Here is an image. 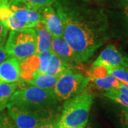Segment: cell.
<instances>
[{
  "mask_svg": "<svg viewBox=\"0 0 128 128\" xmlns=\"http://www.w3.org/2000/svg\"><path fill=\"white\" fill-rule=\"evenodd\" d=\"M53 6L62 22L63 38L73 49L78 62L88 61L109 39L105 14L76 0H58Z\"/></svg>",
  "mask_w": 128,
  "mask_h": 128,
  "instance_id": "6da1fadb",
  "label": "cell"
},
{
  "mask_svg": "<svg viewBox=\"0 0 128 128\" xmlns=\"http://www.w3.org/2000/svg\"><path fill=\"white\" fill-rule=\"evenodd\" d=\"M93 100V95L84 90L65 101L58 119L59 128H86Z\"/></svg>",
  "mask_w": 128,
  "mask_h": 128,
  "instance_id": "7a4b0ae2",
  "label": "cell"
},
{
  "mask_svg": "<svg viewBox=\"0 0 128 128\" xmlns=\"http://www.w3.org/2000/svg\"><path fill=\"white\" fill-rule=\"evenodd\" d=\"M58 102L54 90L30 85L18 88L12 96L8 105L20 110H38L58 107Z\"/></svg>",
  "mask_w": 128,
  "mask_h": 128,
  "instance_id": "3957f363",
  "label": "cell"
},
{
  "mask_svg": "<svg viewBox=\"0 0 128 128\" xmlns=\"http://www.w3.org/2000/svg\"><path fill=\"white\" fill-rule=\"evenodd\" d=\"M37 36L34 28H25L11 31L5 43V48L9 56L19 62L36 53Z\"/></svg>",
  "mask_w": 128,
  "mask_h": 128,
  "instance_id": "277c9868",
  "label": "cell"
},
{
  "mask_svg": "<svg viewBox=\"0 0 128 128\" xmlns=\"http://www.w3.org/2000/svg\"><path fill=\"white\" fill-rule=\"evenodd\" d=\"M6 108L16 128H37L60 117V108L58 107L38 110H20L8 105Z\"/></svg>",
  "mask_w": 128,
  "mask_h": 128,
  "instance_id": "5b68a950",
  "label": "cell"
},
{
  "mask_svg": "<svg viewBox=\"0 0 128 128\" xmlns=\"http://www.w3.org/2000/svg\"><path fill=\"white\" fill-rule=\"evenodd\" d=\"M90 79L76 68L66 70L57 79L54 92L58 102L66 101L85 90Z\"/></svg>",
  "mask_w": 128,
  "mask_h": 128,
  "instance_id": "8992f818",
  "label": "cell"
},
{
  "mask_svg": "<svg viewBox=\"0 0 128 128\" xmlns=\"http://www.w3.org/2000/svg\"><path fill=\"white\" fill-rule=\"evenodd\" d=\"M128 68V57L121 54L114 45H108L102 50L92 66Z\"/></svg>",
  "mask_w": 128,
  "mask_h": 128,
  "instance_id": "52a82bcc",
  "label": "cell"
},
{
  "mask_svg": "<svg viewBox=\"0 0 128 128\" xmlns=\"http://www.w3.org/2000/svg\"><path fill=\"white\" fill-rule=\"evenodd\" d=\"M88 76L96 88L105 91L112 90L122 83L112 76L107 73L105 66H91Z\"/></svg>",
  "mask_w": 128,
  "mask_h": 128,
  "instance_id": "ba28073f",
  "label": "cell"
},
{
  "mask_svg": "<svg viewBox=\"0 0 128 128\" xmlns=\"http://www.w3.org/2000/svg\"><path fill=\"white\" fill-rule=\"evenodd\" d=\"M41 22L50 32L52 38L63 37V24L61 19L52 6L41 9Z\"/></svg>",
  "mask_w": 128,
  "mask_h": 128,
  "instance_id": "9c48e42d",
  "label": "cell"
},
{
  "mask_svg": "<svg viewBox=\"0 0 128 128\" xmlns=\"http://www.w3.org/2000/svg\"><path fill=\"white\" fill-rule=\"evenodd\" d=\"M20 80V62L9 56L0 64V84L19 82Z\"/></svg>",
  "mask_w": 128,
  "mask_h": 128,
  "instance_id": "30bf717a",
  "label": "cell"
},
{
  "mask_svg": "<svg viewBox=\"0 0 128 128\" xmlns=\"http://www.w3.org/2000/svg\"><path fill=\"white\" fill-rule=\"evenodd\" d=\"M51 50L55 53L63 61L73 68H76L75 66L76 65L80 64L76 59L73 49L63 38V37L52 38Z\"/></svg>",
  "mask_w": 128,
  "mask_h": 128,
  "instance_id": "8fae6325",
  "label": "cell"
},
{
  "mask_svg": "<svg viewBox=\"0 0 128 128\" xmlns=\"http://www.w3.org/2000/svg\"><path fill=\"white\" fill-rule=\"evenodd\" d=\"M11 6L17 18L24 24L26 28H35L41 22V11L28 9L23 4H14L11 2Z\"/></svg>",
  "mask_w": 128,
  "mask_h": 128,
  "instance_id": "7c38bea8",
  "label": "cell"
},
{
  "mask_svg": "<svg viewBox=\"0 0 128 128\" xmlns=\"http://www.w3.org/2000/svg\"><path fill=\"white\" fill-rule=\"evenodd\" d=\"M0 21L10 31L26 28V26L17 18L9 0H0Z\"/></svg>",
  "mask_w": 128,
  "mask_h": 128,
  "instance_id": "4fadbf2b",
  "label": "cell"
},
{
  "mask_svg": "<svg viewBox=\"0 0 128 128\" xmlns=\"http://www.w3.org/2000/svg\"><path fill=\"white\" fill-rule=\"evenodd\" d=\"M38 73H40V61L37 54H35L20 62L21 82H26Z\"/></svg>",
  "mask_w": 128,
  "mask_h": 128,
  "instance_id": "5bb4252c",
  "label": "cell"
},
{
  "mask_svg": "<svg viewBox=\"0 0 128 128\" xmlns=\"http://www.w3.org/2000/svg\"><path fill=\"white\" fill-rule=\"evenodd\" d=\"M34 28L36 32L37 36V48L36 54H38L46 50H51L52 36L44 24L42 22H40Z\"/></svg>",
  "mask_w": 128,
  "mask_h": 128,
  "instance_id": "9a60e30c",
  "label": "cell"
},
{
  "mask_svg": "<svg viewBox=\"0 0 128 128\" xmlns=\"http://www.w3.org/2000/svg\"><path fill=\"white\" fill-rule=\"evenodd\" d=\"M57 79L58 77L50 76L47 73H38L35 75L26 83L44 89L54 90Z\"/></svg>",
  "mask_w": 128,
  "mask_h": 128,
  "instance_id": "2e32d148",
  "label": "cell"
},
{
  "mask_svg": "<svg viewBox=\"0 0 128 128\" xmlns=\"http://www.w3.org/2000/svg\"><path fill=\"white\" fill-rule=\"evenodd\" d=\"M70 68H73L70 67L68 64H66L64 61H63L55 53H54L53 51L51 52L49 64L46 70L47 74L58 78L66 70Z\"/></svg>",
  "mask_w": 128,
  "mask_h": 128,
  "instance_id": "e0dca14e",
  "label": "cell"
},
{
  "mask_svg": "<svg viewBox=\"0 0 128 128\" xmlns=\"http://www.w3.org/2000/svg\"><path fill=\"white\" fill-rule=\"evenodd\" d=\"M19 87V82L0 84V112L7 108L12 96Z\"/></svg>",
  "mask_w": 128,
  "mask_h": 128,
  "instance_id": "ac0fdd59",
  "label": "cell"
},
{
  "mask_svg": "<svg viewBox=\"0 0 128 128\" xmlns=\"http://www.w3.org/2000/svg\"><path fill=\"white\" fill-rule=\"evenodd\" d=\"M103 96L107 98L110 100L113 101L114 102L119 104L120 106H122L124 108H128V96L122 94L118 92L112 91H105L103 93Z\"/></svg>",
  "mask_w": 128,
  "mask_h": 128,
  "instance_id": "d6986e66",
  "label": "cell"
},
{
  "mask_svg": "<svg viewBox=\"0 0 128 128\" xmlns=\"http://www.w3.org/2000/svg\"><path fill=\"white\" fill-rule=\"evenodd\" d=\"M107 73L118 79L120 82L128 84V68L105 67Z\"/></svg>",
  "mask_w": 128,
  "mask_h": 128,
  "instance_id": "ffe728a7",
  "label": "cell"
},
{
  "mask_svg": "<svg viewBox=\"0 0 128 128\" xmlns=\"http://www.w3.org/2000/svg\"><path fill=\"white\" fill-rule=\"evenodd\" d=\"M58 0H25L24 5L28 9L40 11L48 6H52Z\"/></svg>",
  "mask_w": 128,
  "mask_h": 128,
  "instance_id": "44dd1931",
  "label": "cell"
},
{
  "mask_svg": "<svg viewBox=\"0 0 128 128\" xmlns=\"http://www.w3.org/2000/svg\"><path fill=\"white\" fill-rule=\"evenodd\" d=\"M51 52H52L51 50H49L37 54L38 56L39 61H40V73H46V70L50 60Z\"/></svg>",
  "mask_w": 128,
  "mask_h": 128,
  "instance_id": "7402d4cb",
  "label": "cell"
},
{
  "mask_svg": "<svg viewBox=\"0 0 128 128\" xmlns=\"http://www.w3.org/2000/svg\"><path fill=\"white\" fill-rule=\"evenodd\" d=\"M119 128H128V108L120 106L118 113Z\"/></svg>",
  "mask_w": 128,
  "mask_h": 128,
  "instance_id": "603a6c76",
  "label": "cell"
},
{
  "mask_svg": "<svg viewBox=\"0 0 128 128\" xmlns=\"http://www.w3.org/2000/svg\"><path fill=\"white\" fill-rule=\"evenodd\" d=\"M0 128H16L9 114L3 111L0 112Z\"/></svg>",
  "mask_w": 128,
  "mask_h": 128,
  "instance_id": "cb8c5ba5",
  "label": "cell"
},
{
  "mask_svg": "<svg viewBox=\"0 0 128 128\" xmlns=\"http://www.w3.org/2000/svg\"><path fill=\"white\" fill-rule=\"evenodd\" d=\"M122 27L124 36L128 38V8H124L122 11Z\"/></svg>",
  "mask_w": 128,
  "mask_h": 128,
  "instance_id": "d4e9b609",
  "label": "cell"
},
{
  "mask_svg": "<svg viewBox=\"0 0 128 128\" xmlns=\"http://www.w3.org/2000/svg\"><path fill=\"white\" fill-rule=\"evenodd\" d=\"M5 43L6 41L0 42V64L3 61H4L9 56L5 48Z\"/></svg>",
  "mask_w": 128,
  "mask_h": 128,
  "instance_id": "484cf974",
  "label": "cell"
},
{
  "mask_svg": "<svg viewBox=\"0 0 128 128\" xmlns=\"http://www.w3.org/2000/svg\"><path fill=\"white\" fill-rule=\"evenodd\" d=\"M8 32H9V29L0 21V42L5 41L6 40Z\"/></svg>",
  "mask_w": 128,
  "mask_h": 128,
  "instance_id": "4316f807",
  "label": "cell"
},
{
  "mask_svg": "<svg viewBox=\"0 0 128 128\" xmlns=\"http://www.w3.org/2000/svg\"><path fill=\"white\" fill-rule=\"evenodd\" d=\"M110 90L118 92H120V93L128 95V84L121 83L119 86H118V87L112 89V90Z\"/></svg>",
  "mask_w": 128,
  "mask_h": 128,
  "instance_id": "83f0119b",
  "label": "cell"
},
{
  "mask_svg": "<svg viewBox=\"0 0 128 128\" xmlns=\"http://www.w3.org/2000/svg\"><path fill=\"white\" fill-rule=\"evenodd\" d=\"M58 119L59 118L54 120L53 121H50L49 122H47L46 124H44L37 128H60L59 124H58Z\"/></svg>",
  "mask_w": 128,
  "mask_h": 128,
  "instance_id": "f1b7e54d",
  "label": "cell"
},
{
  "mask_svg": "<svg viewBox=\"0 0 128 128\" xmlns=\"http://www.w3.org/2000/svg\"><path fill=\"white\" fill-rule=\"evenodd\" d=\"M116 2L120 6L122 7V9L128 8V0H116Z\"/></svg>",
  "mask_w": 128,
  "mask_h": 128,
  "instance_id": "f546056e",
  "label": "cell"
},
{
  "mask_svg": "<svg viewBox=\"0 0 128 128\" xmlns=\"http://www.w3.org/2000/svg\"><path fill=\"white\" fill-rule=\"evenodd\" d=\"M9 1L14 4H24V2H25V0H9Z\"/></svg>",
  "mask_w": 128,
  "mask_h": 128,
  "instance_id": "4dcf8cb0",
  "label": "cell"
},
{
  "mask_svg": "<svg viewBox=\"0 0 128 128\" xmlns=\"http://www.w3.org/2000/svg\"><path fill=\"white\" fill-rule=\"evenodd\" d=\"M86 128H93L92 127L91 124H88L87 127H86Z\"/></svg>",
  "mask_w": 128,
  "mask_h": 128,
  "instance_id": "1f68e13d",
  "label": "cell"
},
{
  "mask_svg": "<svg viewBox=\"0 0 128 128\" xmlns=\"http://www.w3.org/2000/svg\"><path fill=\"white\" fill-rule=\"evenodd\" d=\"M85 128L84 127H80V128Z\"/></svg>",
  "mask_w": 128,
  "mask_h": 128,
  "instance_id": "d6a6232c",
  "label": "cell"
}]
</instances>
